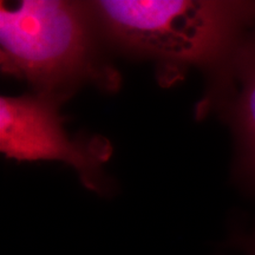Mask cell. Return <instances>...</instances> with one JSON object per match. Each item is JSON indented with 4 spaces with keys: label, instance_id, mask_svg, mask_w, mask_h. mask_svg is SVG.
Returning a JSON list of instances; mask_svg holds the SVG:
<instances>
[{
    "label": "cell",
    "instance_id": "6da1fadb",
    "mask_svg": "<svg viewBox=\"0 0 255 255\" xmlns=\"http://www.w3.org/2000/svg\"><path fill=\"white\" fill-rule=\"evenodd\" d=\"M102 36L164 69L218 71L255 25V1L100 0L90 2Z\"/></svg>",
    "mask_w": 255,
    "mask_h": 255
},
{
    "label": "cell",
    "instance_id": "7a4b0ae2",
    "mask_svg": "<svg viewBox=\"0 0 255 255\" xmlns=\"http://www.w3.org/2000/svg\"><path fill=\"white\" fill-rule=\"evenodd\" d=\"M96 31L90 2L1 1V71L58 103L84 82L111 87L117 78L98 60Z\"/></svg>",
    "mask_w": 255,
    "mask_h": 255
},
{
    "label": "cell",
    "instance_id": "3957f363",
    "mask_svg": "<svg viewBox=\"0 0 255 255\" xmlns=\"http://www.w3.org/2000/svg\"><path fill=\"white\" fill-rule=\"evenodd\" d=\"M0 150L15 161H59L71 165L89 189L100 191V169L110 156L102 139H71L58 102L40 95L1 96Z\"/></svg>",
    "mask_w": 255,
    "mask_h": 255
},
{
    "label": "cell",
    "instance_id": "277c9868",
    "mask_svg": "<svg viewBox=\"0 0 255 255\" xmlns=\"http://www.w3.org/2000/svg\"><path fill=\"white\" fill-rule=\"evenodd\" d=\"M226 117L231 124L240 168L255 187V25L218 71Z\"/></svg>",
    "mask_w": 255,
    "mask_h": 255
},
{
    "label": "cell",
    "instance_id": "5b68a950",
    "mask_svg": "<svg viewBox=\"0 0 255 255\" xmlns=\"http://www.w3.org/2000/svg\"><path fill=\"white\" fill-rule=\"evenodd\" d=\"M242 255H255V233L242 242Z\"/></svg>",
    "mask_w": 255,
    "mask_h": 255
}]
</instances>
